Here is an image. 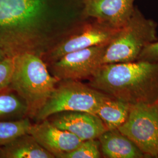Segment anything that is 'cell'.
Masks as SVG:
<instances>
[{
    "label": "cell",
    "instance_id": "1",
    "mask_svg": "<svg viewBox=\"0 0 158 158\" xmlns=\"http://www.w3.org/2000/svg\"><path fill=\"white\" fill-rule=\"evenodd\" d=\"M88 19L85 0H0V49L42 59Z\"/></svg>",
    "mask_w": 158,
    "mask_h": 158
},
{
    "label": "cell",
    "instance_id": "2",
    "mask_svg": "<svg viewBox=\"0 0 158 158\" xmlns=\"http://www.w3.org/2000/svg\"><path fill=\"white\" fill-rule=\"evenodd\" d=\"M89 85L131 105L158 102V61L136 60L102 64Z\"/></svg>",
    "mask_w": 158,
    "mask_h": 158
},
{
    "label": "cell",
    "instance_id": "3",
    "mask_svg": "<svg viewBox=\"0 0 158 158\" xmlns=\"http://www.w3.org/2000/svg\"><path fill=\"white\" fill-rule=\"evenodd\" d=\"M15 66L9 89L23 98L26 115L35 118L59 81L51 74L43 59L25 53L14 57Z\"/></svg>",
    "mask_w": 158,
    "mask_h": 158
},
{
    "label": "cell",
    "instance_id": "4",
    "mask_svg": "<svg viewBox=\"0 0 158 158\" xmlns=\"http://www.w3.org/2000/svg\"><path fill=\"white\" fill-rule=\"evenodd\" d=\"M157 26L135 6L128 21L106 46L102 64L136 60L147 45L158 40Z\"/></svg>",
    "mask_w": 158,
    "mask_h": 158
},
{
    "label": "cell",
    "instance_id": "5",
    "mask_svg": "<svg viewBox=\"0 0 158 158\" xmlns=\"http://www.w3.org/2000/svg\"><path fill=\"white\" fill-rule=\"evenodd\" d=\"M106 96V94L77 80H61L58 81L48 101L34 118L37 121H41L53 114L66 111L96 114Z\"/></svg>",
    "mask_w": 158,
    "mask_h": 158
},
{
    "label": "cell",
    "instance_id": "6",
    "mask_svg": "<svg viewBox=\"0 0 158 158\" xmlns=\"http://www.w3.org/2000/svg\"><path fill=\"white\" fill-rule=\"evenodd\" d=\"M118 130L146 158H158V102L131 105L128 118Z\"/></svg>",
    "mask_w": 158,
    "mask_h": 158
},
{
    "label": "cell",
    "instance_id": "7",
    "mask_svg": "<svg viewBox=\"0 0 158 158\" xmlns=\"http://www.w3.org/2000/svg\"><path fill=\"white\" fill-rule=\"evenodd\" d=\"M120 29L89 18L73 33L63 40L42 57L48 65L69 53L94 46L107 45Z\"/></svg>",
    "mask_w": 158,
    "mask_h": 158
},
{
    "label": "cell",
    "instance_id": "8",
    "mask_svg": "<svg viewBox=\"0 0 158 158\" xmlns=\"http://www.w3.org/2000/svg\"><path fill=\"white\" fill-rule=\"evenodd\" d=\"M107 45L94 46L69 53L48 64V70L59 80L90 78L102 65V57Z\"/></svg>",
    "mask_w": 158,
    "mask_h": 158
},
{
    "label": "cell",
    "instance_id": "9",
    "mask_svg": "<svg viewBox=\"0 0 158 158\" xmlns=\"http://www.w3.org/2000/svg\"><path fill=\"white\" fill-rule=\"evenodd\" d=\"M48 120L57 128L68 131L81 141L98 138L107 130L104 123L95 114L66 111L50 116Z\"/></svg>",
    "mask_w": 158,
    "mask_h": 158
},
{
    "label": "cell",
    "instance_id": "10",
    "mask_svg": "<svg viewBox=\"0 0 158 158\" xmlns=\"http://www.w3.org/2000/svg\"><path fill=\"white\" fill-rule=\"evenodd\" d=\"M28 133L55 158L73 151L83 141L72 133L57 128L48 119L38 124H31Z\"/></svg>",
    "mask_w": 158,
    "mask_h": 158
},
{
    "label": "cell",
    "instance_id": "11",
    "mask_svg": "<svg viewBox=\"0 0 158 158\" xmlns=\"http://www.w3.org/2000/svg\"><path fill=\"white\" fill-rule=\"evenodd\" d=\"M135 0H85V14L115 28H121L134 10Z\"/></svg>",
    "mask_w": 158,
    "mask_h": 158
},
{
    "label": "cell",
    "instance_id": "12",
    "mask_svg": "<svg viewBox=\"0 0 158 158\" xmlns=\"http://www.w3.org/2000/svg\"><path fill=\"white\" fill-rule=\"evenodd\" d=\"M98 139L100 150L106 158H146L138 147L118 129L107 130Z\"/></svg>",
    "mask_w": 158,
    "mask_h": 158
},
{
    "label": "cell",
    "instance_id": "13",
    "mask_svg": "<svg viewBox=\"0 0 158 158\" xmlns=\"http://www.w3.org/2000/svg\"><path fill=\"white\" fill-rule=\"evenodd\" d=\"M1 158H53L52 153L41 147L28 133L18 136L0 147Z\"/></svg>",
    "mask_w": 158,
    "mask_h": 158
},
{
    "label": "cell",
    "instance_id": "14",
    "mask_svg": "<svg viewBox=\"0 0 158 158\" xmlns=\"http://www.w3.org/2000/svg\"><path fill=\"white\" fill-rule=\"evenodd\" d=\"M131 104L107 94L98 108L96 114L107 130L118 129L128 117Z\"/></svg>",
    "mask_w": 158,
    "mask_h": 158
},
{
    "label": "cell",
    "instance_id": "15",
    "mask_svg": "<svg viewBox=\"0 0 158 158\" xmlns=\"http://www.w3.org/2000/svg\"><path fill=\"white\" fill-rule=\"evenodd\" d=\"M31 125L28 118L0 121V147L12 141L18 136L28 133Z\"/></svg>",
    "mask_w": 158,
    "mask_h": 158
},
{
    "label": "cell",
    "instance_id": "16",
    "mask_svg": "<svg viewBox=\"0 0 158 158\" xmlns=\"http://www.w3.org/2000/svg\"><path fill=\"white\" fill-rule=\"evenodd\" d=\"M26 114V106L13 94L0 93V121Z\"/></svg>",
    "mask_w": 158,
    "mask_h": 158
},
{
    "label": "cell",
    "instance_id": "17",
    "mask_svg": "<svg viewBox=\"0 0 158 158\" xmlns=\"http://www.w3.org/2000/svg\"><path fill=\"white\" fill-rule=\"evenodd\" d=\"M102 157L100 143L98 139L83 141L70 152L63 153L57 158H99Z\"/></svg>",
    "mask_w": 158,
    "mask_h": 158
},
{
    "label": "cell",
    "instance_id": "18",
    "mask_svg": "<svg viewBox=\"0 0 158 158\" xmlns=\"http://www.w3.org/2000/svg\"><path fill=\"white\" fill-rule=\"evenodd\" d=\"M14 57H6L0 61V91L8 89L14 70Z\"/></svg>",
    "mask_w": 158,
    "mask_h": 158
},
{
    "label": "cell",
    "instance_id": "19",
    "mask_svg": "<svg viewBox=\"0 0 158 158\" xmlns=\"http://www.w3.org/2000/svg\"><path fill=\"white\" fill-rule=\"evenodd\" d=\"M137 60L158 61V41L147 45L141 52Z\"/></svg>",
    "mask_w": 158,
    "mask_h": 158
},
{
    "label": "cell",
    "instance_id": "20",
    "mask_svg": "<svg viewBox=\"0 0 158 158\" xmlns=\"http://www.w3.org/2000/svg\"><path fill=\"white\" fill-rule=\"evenodd\" d=\"M6 56L4 54V53L3 52V51H2L1 49H0V61L1 60H2L3 59H4L6 57Z\"/></svg>",
    "mask_w": 158,
    "mask_h": 158
}]
</instances>
